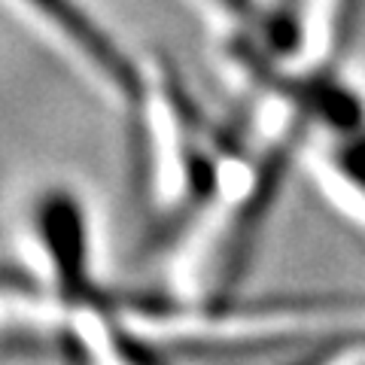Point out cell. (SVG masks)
<instances>
[{
  "mask_svg": "<svg viewBox=\"0 0 365 365\" xmlns=\"http://www.w3.org/2000/svg\"><path fill=\"white\" fill-rule=\"evenodd\" d=\"M13 4L125 110H140L146 104L150 86L143 67L86 0H13Z\"/></svg>",
  "mask_w": 365,
  "mask_h": 365,
  "instance_id": "1",
  "label": "cell"
}]
</instances>
